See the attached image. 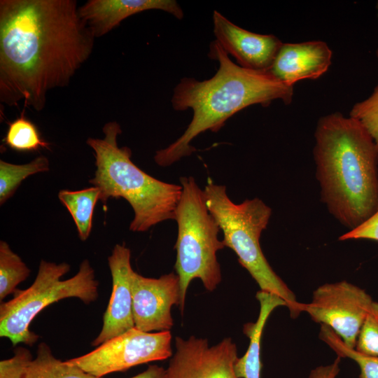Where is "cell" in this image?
<instances>
[{
	"mask_svg": "<svg viewBox=\"0 0 378 378\" xmlns=\"http://www.w3.org/2000/svg\"><path fill=\"white\" fill-rule=\"evenodd\" d=\"M340 240L370 239L378 241V210L356 227L349 230Z\"/></svg>",
	"mask_w": 378,
	"mask_h": 378,
	"instance_id": "d4e9b609",
	"label": "cell"
},
{
	"mask_svg": "<svg viewBox=\"0 0 378 378\" xmlns=\"http://www.w3.org/2000/svg\"><path fill=\"white\" fill-rule=\"evenodd\" d=\"M50 170L48 159L38 155L31 162L15 164L0 160V204L13 195L23 180L28 176Z\"/></svg>",
	"mask_w": 378,
	"mask_h": 378,
	"instance_id": "ac0fdd59",
	"label": "cell"
},
{
	"mask_svg": "<svg viewBox=\"0 0 378 378\" xmlns=\"http://www.w3.org/2000/svg\"><path fill=\"white\" fill-rule=\"evenodd\" d=\"M210 58L218 62L216 73L209 79L183 78L174 90L171 102L176 111H192V118L183 134L167 147L155 152L154 160L168 167L195 151L190 145L198 135L218 132L227 119L254 104L264 106L281 99L289 104L293 88L269 71H255L234 63L216 41L210 45Z\"/></svg>",
	"mask_w": 378,
	"mask_h": 378,
	"instance_id": "7a4b0ae2",
	"label": "cell"
},
{
	"mask_svg": "<svg viewBox=\"0 0 378 378\" xmlns=\"http://www.w3.org/2000/svg\"><path fill=\"white\" fill-rule=\"evenodd\" d=\"M24 378H99L71 364L62 361L52 353L50 346L41 342L36 356L31 362Z\"/></svg>",
	"mask_w": 378,
	"mask_h": 378,
	"instance_id": "e0dca14e",
	"label": "cell"
},
{
	"mask_svg": "<svg viewBox=\"0 0 378 378\" xmlns=\"http://www.w3.org/2000/svg\"><path fill=\"white\" fill-rule=\"evenodd\" d=\"M131 251L125 244L115 245L108 258L112 276V292L103 316V325L92 342L97 347L108 340L134 327L132 309V277Z\"/></svg>",
	"mask_w": 378,
	"mask_h": 378,
	"instance_id": "7c38bea8",
	"label": "cell"
},
{
	"mask_svg": "<svg viewBox=\"0 0 378 378\" xmlns=\"http://www.w3.org/2000/svg\"><path fill=\"white\" fill-rule=\"evenodd\" d=\"M373 300L365 290L342 281L316 288L311 302L302 304V312L312 319L330 328L350 349L357 339Z\"/></svg>",
	"mask_w": 378,
	"mask_h": 378,
	"instance_id": "9c48e42d",
	"label": "cell"
},
{
	"mask_svg": "<svg viewBox=\"0 0 378 378\" xmlns=\"http://www.w3.org/2000/svg\"><path fill=\"white\" fill-rule=\"evenodd\" d=\"M58 197L71 215L80 239L87 240L92 230L94 206L100 198L99 189L92 186L76 191L62 190Z\"/></svg>",
	"mask_w": 378,
	"mask_h": 378,
	"instance_id": "2e32d148",
	"label": "cell"
},
{
	"mask_svg": "<svg viewBox=\"0 0 378 378\" xmlns=\"http://www.w3.org/2000/svg\"><path fill=\"white\" fill-rule=\"evenodd\" d=\"M376 53H377V57H378V49H377V52H376Z\"/></svg>",
	"mask_w": 378,
	"mask_h": 378,
	"instance_id": "f1b7e54d",
	"label": "cell"
},
{
	"mask_svg": "<svg viewBox=\"0 0 378 378\" xmlns=\"http://www.w3.org/2000/svg\"><path fill=\"white\" fill-rule=\"evenodd\" d=\"M377 16H378V2L377 4Z\"/></svg>",
	"mask_w": 378,
	"mask_h": 378,
	"instance_id": "83f0119b",
	"label": "cell"
},
{
	"mask_svg": "<svg viewBox=\"0 0 378 378\" xmlns=\"http://www.w3.org/2000/svg\"><path fill=\"white\" fill-rule=\"evenodd\" d=\"M349 116L363 125L378 147V85L368 98L354 105Z\"/></svg>",
	"mask_w": 378,
	"mask_h": 378,
	"instance_id": "603a6c76",
	"label": "cell"
},
{
	"mask_svg": "<svg viewBox=\"0 0 378 378\" xmlns=\"http://www.w3.org/2000/svg\"><path fill=\"white\" fill-rule=\"evenodd\" d=\"M175 348L166 378H238L234 371L237 350L231 338L210 346L206 339L176 337Z\"/></svg>",
	"mask_w": 378,
	"mask_h": 378,
	"instance_id": "30bf717a",
	"label": "cell"
},
{
	"mask_svg": "<svg viewBox=\"0 0 378 378\" xmlns=\"http://www.w3.org/2000/svg\"><path fill=\"white\" fill-rule=\"evenodd\" d=\"M70 270L66 262L57 264L42 260L33 284L24 290H16L14 297L1 303L0 337L10 340L13 346L24 343L32 346L38 335L29 326L43 309L61 300L76 298L88 304L99 295V282L88 260L80 265L71 278L61 280Z\"/></svg>",
	"mask_w": 378,
	"mask_h": 378,
	"instance_id": "52a82bcc",
	"label": "cell"
},
{
	"mask_svg": "<svg viewBox=\"0 0 378 378\" xmlns=\"http://www.w3.org/2000/svg\"><path fill=\"white\" fill-rule=\"evenodd\" d=\"M315 139L321 200L352 230L378 210V147L358 120L340 113L320 118Z\"/></svg>",
	"mask_w": 378,
	"mask_h": 378,
	"instance_id": "3957f363",
	"label": "cell"
},
{
	"mask_svg": "<svg viewBox=\"0 0 378 378\" xmlns=\"http://www.w3.org/2000/svg\"><path fill=\"white\" fill-rule=\"evenodd\" d=\"M216 41L243 68L269 71L282 42L272 34L253 33L231 22L217 10L213 13Z\"/></svg>",
	"mask_w": 378,
	"mask_h": 378,
	"instance_id": "4fadbf2b",
	"label": "cell"
},
{
	"mask_svg": "<svg viewBox=\"0 0 378 378\" xmlns=\"http://www.w3.org/2000/svg\"><path fill=\"white\" fill-rule=\"evenodd\" d=\"M76 0L0 1V102L42 111L91 55L95 37Z\"/></svg>",
	"mask_w": 378,
	"mask_h": 378,
	"instance_id": "6da1fadb",
	"label": "cell"
},
{
	"mask_svg": "<svg viewBox=\"0 0 378 378\" xmlns=\"http://www.w3.org/2000/svg\"><path fill=\"white\" fill-rule=\"evenodd\" d=\"M355 349L378 356V302H372L360 328Z\"/></svg>",
	"mask_w": 378,
	"mask_h": 378,
	"instance_id": "7402d4cb",
	"label": "cell"
},
{
	"mask_svg": "<svg viewBox=\"0 0 378 378\" xmlns=\"http://www.w3.org/2000/svg\"><path fill=\"white\" fill-rule=\"evenodd\" d=\"M148 10H163L178 20L183 18V10L174 0H89L78 8V14L97 38L130 16Z\"/></svg>",
	"mask_w": 378,
	"mask_h": 378,
	"instance_id": "5bb4252c",
	"label": "cell"
},
{
	"mask_svg": "<svg viewBox=\"0 0 378 378\" xmlns=\"http://www.w3.org/2000/svg\"><path fill=\"white\" fill-rule=\"evenodd\" d=\"M210 214L223 232L225 246L236 253L240 265L258 284L261 290L275 294L286 303L292 318L302 312V304L265 258L260 238L267 228L272 210L258 198L245 200L235 204L228 197L226 187L209 179L203 189Z\"/></svg>",
	"mask_w": 378,
	"mask_h": 378,
	"instance_id": "5b68a950",
	"label": "cell"
},
{
	"mask_svg": "<svg viewBox=\"0 0 378 378\" xmlns=\"http://www.w3.org/2000/svg\"><path fill=\"white\" fill-rule=\"evenodd\" d=\"M134 327L144 332L170 330L174 326L172 308L179 307V278L170 272L158 279L134 272L132 277Z\"/></svg>",
	"mask_w": 378,
	"mask_h": 378,
	"instance_id": "8fae6325",
	"label": "cell"
},
{
	"mask_svg": "<svg viewBox=\"0 0 378 378\" xmlns=\"http://www.w3.org/2000/svg\"><path fill=\"white\" fill-rule=\"evenodd\" d=\"M24 111V109L20 116L8 123L4 144L20 152L36 151L43 148L49 149L50 144L41 138L36 126L25 117Z\"/></svg>",
	"mask_w": 378,
	"mask_h": 378,
	"instance_id": "d6986e66",
	"label": "cell"
},
{
	"mask_svg": "<svg viewBox=\"0 0 378 378\" xmlns=\"http://www.w3.org/2000/svg\"><path fill=\"white\" fill-rule=\"evenodd\" d=\"M102 130L103 138L86 141L94 150L97 168L90 183L99 189V200L106 204L110 198L125 200L134 213L130 225L132 232H145L174 220L181 186L160 181L136 166L131 159V149L118 146L122 130L116 121L106 122Z\"/></svg>",
	"mask_w": 378,
	"mask_h": 378,
	"instance_id": "277c9868",
	"label": "cell"
},
{
	"mask_svg": "<svg viewBox=\"0 0 378 378\" xmlns=\"http://www.w3.org/2000/svg\"><path fill=\"white\" fill-rule=\"evenodd\" d=\"M172 340L170 330L148 332L134 327L92 351L67 360L101 378L136 365L171 358Z\"/></svg>",
	"mask_w": 378,
	"mask_h": 378,
	"instance_id": "ba28073f",
	"label": "cell"
},
{
	"mask_svg": "<svg viewBox=\"0 0 378 378\" xmlns=\"http://www.w3.org/2000/svg\"><path fill=\"white\" fill-rule=\"evenodd\" d=\"M321 338L340 358H349L359 366V378H378V356L366 355L345 346L340 338L328 327L322 325Z\"/></svg>",
	"mask_w": 378,
	"mask_h": 378,
	"instance_id": "44dd1931",
	"label": "cell"
},
{
	"mask_svg": "<svg viewBox=\"0 0 378 378\" xmlns=\"http://www.w3.org/2000/svg\"><path fill=\"white\" fill-rule=\"evenodd\" d=\"M331 58L330 48L321 41L282 43L269 71L293 86L300 80L320 77L328 69Z\"/></svg>",
	"mask_w": 378,
	"mask_h": 378,
	"instance_id": "9a60e30c",
	"label": "cell"
},
{
	"mask_svg": "<svg viewBox=\"0 0 378 378\" xmlns=\"http://www.w3.org/2000/svg\"><path fill=\"white\" fill-rule=\"evenodd\" d=\"M130 378H166V369L157 365H150L146 370Z\"/></svg>",
	"mask_w": 378,
	"mask_h": 378,
	"instance_id": "4316f807",
	"label": "cell"
},
{
	"mask_svg": "<svg viewBox=\"0 0 378 378\" xmlns=\"http://www.w3.org/2000/svg\"><path fill=\"white\" fill-rule=\"evenodd\" d=\"M30 270L14 253L8 243L0 241V300L15 292L17 286L27 279Z\"/></svg>",
	"mask_w": 378,
	"mask_h": 378,
	"instance_id": "ffe728a7",
	"label": "cell"
},
{
	"mask_svg": "<svg viewBox=\"0 0 378 378\" xmlns=\"http://www.w3.org/2000/svg\"><path fill=\"white\" fill-rule=\"evenodd\" d=\"M182 192L175 211L178 233L174 265L179 278L183 314L190 282L200 279L208 291H214L222 280L217 253L225 246L218 238L220 227L209 211L204 190L192 176H181Z\"/></svg>",
	"mask_w": 378,
	"mask_h": 378,
	"instance_id": "8992f818",
	"label": "cell"
},
{
	"mask_svg": "<svg viewBox=\"0 0 378 378\" xmlns=\"http://www.w3.org/2000/svg\"><path fill=\"white\" fill-rule=\"evenodd\" d=\"M33 359L27 348H15L13 356L0 361V378H24Z\"/></svg>",
	"mask_w": 378,
	"mask_h": 378,
	"instance_id": "cb8c5ba5",
	"label": "cell"
},
{
	"mask_svg": "<svg viewBox=\"0 0 378 378\" xmlns=\"http://www.w3.org/2000/svg\"><path fill=\"white\" fill-rule=\"evenodd\" d=\"M341 358H337L331 364L318 366L313 369L309 378H335L340 372Z\"/></svg>",
	"mask_w": 378,
	"mask_h": 378,
	"instance_id": "484cf974",
	"label": "cell"
}]
</instances>
